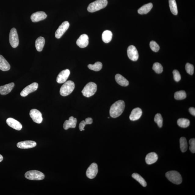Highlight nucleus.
Listing matches in <instances>:
<instances>
[{
    "label": "nucleus",
    "instance_id": "nucleus-13",
    "mask_svg": "<svg viewBox=\"0 0 195 195\" xmlns=\"http://www.w3.org/2000/svg\"><path fill=\"white\" fill-rule=\"evenodd\" d=\"M70 74V70L68 69L62 71L57 76V82L59 84L64 83L68 79Z\"/></svg>",
    "mask_w": 195,
    "mask_h": 195
},
{
    "label": "nucleus",
    "instance_id": "nucleus-32",
    "mask_svg": "<svg viewBox=\"0 0 195 195\" xmlns=\"http://www.w3.org/2000/svg\"><path fill=\"white\" fill-rule=\"evenodd\" d=\"M92 123V118L88 117L85 119V121H82L80 124L79 128L80 131H84V127L87 125H91Z\"/></svg>",
    "mask_w": 195,
    "mask_h": 195
},
{
    "label": "nucleus",
    "instance_id": "nucleus-6",
    "mask_svg": "<svg viewBox=\"0 0 195 195\" xmlns=\"http://www.w3.org/2000/svg\"><path fill=\"white\" fill-rule=\"evenodd\" d=\"M25 178L31 180H41L44 179L45 176L42 172L37 170L27 171L25 174Z\"/></svg>",
    "mask_w": 195,
    "mask_h": 195
},
{
    "label": "nucleus",
    "instance_id": "nucleus-7",
    "mask_svg": "<svg viewBox=\"0 0 195 195\" xmlns=\"http://www.w3.org/2000/svg\"><path fill=\"white\" fill-rule=\"evenodd\" d=\"M9 43L13 48H17L19 44V38L16 29L13 28L11 29L9 35Z\"/></svg>",
    "mask_w": 195,
    "mask_h": 195
},
{
    "label": "nucleus",
    "instance_id": "nucleus-31",
    "mask_svg": "<svg viewBox=\"0 0 195 195\" xmlns=\"http://www.w3.org/2000/svg\"><path fill=\"white\" fill-rule=\"evenodd\" d=\"M88 67L89 69L98 71L102 69V64L100 62H96L94 64L88 65Z\"/></svg>",
    "mask_w": 195,
    "mask_h": 195
},
{
    "label": "nucleus",
    "instance_id": "nucleus-21",
    "mask_svg": "<svg viewBox=\"0 0 195 195\" xmlns=\"http://www.w3.org/2000/svg\"><path fill=\"white\" fill-rule=\"evenodd\" d=\"M158 159V156L156 153L152 152L147 154L145 158V161L147 164L151 165L156 162Z\"/></svg>",
    "mask_w": 195,
    "mask_h": 195
},
{
    "label": "nucleus",
    "instance_id": "nucleus-16",
    "mask_svg": "<svg viewBox=\"0 0 195 195\" xmlns=\"http://www.w3.org/2000/svg\"><path fill=\"white\" fill-rule=\"evenodd\" d=\"M6 123L10 127L17 131H20L22 128V125L20 122L13 118H9L6 120Z\"/></svg>",
    "mask_w": 195,
    "mask_h": 195
},
{
    "label": "nucleus",
    "instance_id": "nucleus-19",
    "mask_svg": "<svg viewBox=\"0 0 195 195\" xmlns=\"http://www.w3.org/2000/svg\"><path fill=\"white\" fill-rule=\"evenodd\" d=\"M14 86V83L12 82L0 86V94L2 95H7L11 92Z\"/></svg>",
    "mask_w": 195,
    "mask_h": 195
},
{
    "label": "nucleus",
    "instance_id": "nucleus-41",
    "mask_svg": "<svg viewBox=\"0 0 195 195\" xmlns=\"http://www.w3.org/2000/svg\"><path fill=\"white\" fill-rule=\"evenodd\" d=\"M3 157L2 155L0 154V162H1L3 160Z\"/></svg>",
    "mask_w": 195,
    "mask_h": 195
},
{
    "label": "nucleus",
    "instance_id": "nucleus-4",
    "mask_svg": "<svg viewBox=\"0 0 195 195\" xmlns=\"http://www.w3.org/2000/svg\"><path fill=\"white\" fill-rule=\"evenodd\" d=\"M165 176L168 180L173 184L179 185L182 182V178L180 173L177 171H172L167 172Z\"/></svg>",
    "mask_w": 195,
    "mask_h": 195
},
{
    "label": "nucleus",
    "instance_id": "nucleus-37",
    "mask_svg": "<svg viewBox=\"0 0 195 195\" xmlns=\"http://www.w3.org/2000/svg\"><path fill=\"white\" fill-rule=\"evenodd\" d=\"M186 70L187 73L193 75L194 72V67L192 64L190 63H187L186 66Z\"/></svg>",
    "mask_w": 195,
    "mask_h": 195
},
{
    "label": "nucleus",
    "instance_id": "nucleus-22",
    "mask_svg": "<svg viewBox=\"0 0 195 195\" xmlns=\"http://www.w3.org/2000/svg\"><path fill=\"white\" fill-rule=\"evenodd\" d=\"M10 65L3 56L0 55V70L3 71L9 70Z\"/></svg>",
    "mask_w": 195,
    "mask_h": 195
},
{
    "label": "nucleus",
    "instance_id": "nucleus-30",
    "mask_svg": "<svg viewBox=\"0 0 195 195\" xmlns=\"http://www.w3.org/2000/svg\"><path fill=\"white\" fill-rule=\"evenodd\" d=\"M180 148L182 152L184 153L188 149V143L186 138L181 137L180 140Z\"/></svg>",
    "mask_w": 195,
    "mask_h": 195
},
{
    "label": "nucleus",
    "instance_id": "nucleus-24",
    "mask_svg": "<svg viewBox=\"0 0 195 195\" xmlns=\"http://www.w3.org/2000/svg\"><path fill=\"white\" fill-rule=\"evenodd\" d=\"M45 43V39L43 37H39L36 39L35 41V46L37 51L41 52L43 50Z\"/></svg>",
    "mask_w": 195,
    "mask_h": 195
},
{
    "label": "nucleus",
    "instance_id": "nucleus-1",
    "mask_svg": "<svg viewBox=\"0 0 195 195\" xmlns=\"http://www.w3.org/2000/svg\"><path fill=\"white\" fill-rule=\"evenodd\" d=\"M125 107V102L119 100L114 103L110 107V115L112 117L117 118L123 113Z\"/></svg>",
    "mask_w": 195,
    "mask_h": 195
},
{
    "label": "nucleus",
    "instance_id": "nucleus-26",
    "mask_svg": "<svg viewBox=\"0 0 195 195\" xmlns=\"http://www.w3.org/2000/svg\"><path fill=\"white\" fill-rule=\"evenodd\" d=\"M113 38V33L111 31L108 30L104 31L102 35V39L105 43H109Z\"/></svg>",
    "mask_w": 195,
    "mask_h": 195
},
{
    "label": "nucleus",
    "instance_id": "nucleus-18",
    "mask_svg": "<svg viewBox=\"0 0 195 195\" xmlns=\"http://www.w3.org/2000/svg\"><path fill=\"white\" fill-rule=\"evenodd\" d=\"M143 112L139 108H136L132 111L129 116V119L131 121H136L139 120L142 115Z\"/></svg>",
    "mask_w": 195,
    "mask_h": 195
},
{
    "label": "nucleus",
    "instance_id": "nucleus-20",
    "mask_svg": "<svg viewBox=\"0 0 195 195\" xmlns=\"http://www.w3.org/2000/svg\"><path fill=\"white\" fill-rule=\"evenodd\" d=\"M77 123V120L76 118L73 117H71L68 120H66L64 122L63 125V128L65 130H68L70 128H75L76 127Z\"/></svg>",
    "mask_w": 195,
    "mask_h": 195
},
{
    "label": "nucleus",
    "instance_id": "nucleus-5",
    "mask_svg": "<svg viewBox=\"0 0 195 195\" xmlns=\"http://www.w3.org/2000/svg\"><path fill=\"white\" fill-rule=\"evenodd\" d=\"M97 90V85L93 82L87 84L82 91L83 95L85 97H90L93 96Z\"/></svg>",
    "mask_w": 195,
    "mask_h": 195
},
{
    "label": "nucleus",
    "instance_id": "nucleus-35",
    "mask_svg": "<svg viewBox=\"0 0 195 195\" xmlns=\"http://www.w3.org/2000/svg\"><path fill=\"white\" fill-rule=\"evenodd\" d=\"M154 120L155 122L157 124L159 128L162 127L163 119L161 114H157L155 116Z\"/></svg>",
    "mask_w": 195,
    "mask_h": 195
},
{
    "label": "nucleus",
    "instance_id": "nucleus-33",
    "mask_svg": "<svg viewBox=\"0 0 195 195\" xmlns=\"http://www.w3.org/2000/svg\"><path fill=\"white\" fill-rule=\"evenodd\" d=\"M174 97L175 99L176 100H183L186 98V94L185 91H183V90H181V91L175 92Z\"/></svg>",
    "mask_w": 195,
    "mask_h": 195
},
{
    "label": "nucleus",
    "instance_id": "nucleus-17",
    "mask_svg": "<svg viewBox=\"0 0 195 195\" xmlns=\"http://www.w3.org/2000/svg\"><path fill=\"white\" fill-rule=\"evenodd\" d=\"M77 45L80 48H84L88 46V37L86 34L80 35L76 42Z\"/></svg>",
    "mask_w": 195,
    "mask_h": 195
},
{
    "label": "nucleus",
    "instance_id": "nucleus-40",
    "mask_svg": "<svg viewBox=\"0 0 195 195\" xmlns=\"http://www.w3.org/2000/svg\"><path fill=\"white\" fill-rule=\"evenodd\" d=\"M189 111L193 116H195V109L194 107H190L189 108Z\"/></svg>",
    "mask_w": 195,
    "mask_h": 195
},
{
    "label": "nucleus",
    "instance_id": "nucleus-10",
    "mask_svg": "<svg viewBox=\"0 0 195 195\" xmlns=\"http://www.w3.org/2000/svg\"><path fill=\"white\" fill-rule=\"evenodd\" d=\"M98 172V165L96 163H92L88 167L86 172V175L88 178L93 179L95 178Z\"/></svg>",
    "mask_w": 195,
    "mask_h": 195
},
{
    "label": "nucleus",
    "instance_id": "nucleus-9",
    "mask_svg": "<svg viewBox=\"0 0 195 195\" xmlns=\"http://www.w3.org/2000/svg\"><path fill=\"white\" fill-rule=\"evenodd\" d=\"M38 87V84L37 83L33 82L23 88L21 92L20 95L23 97H25L28 95L29 94L36 91Z\"/></svg>",
    "mask_w": 195,
    "mask_h": 195
},
{
    "label": "nucleus",
    "instance_id": "nucleus-25",
    "mask_svg": "<svg viewBox=\"0 0 195 195\" xmlns=\"http://www.w3.org/2000/svg\"><path fill=\"white\" fill-rule=\"evenodd\" d=\"M153 5L152 3L147 4L141 7L139 9L138 12L141 15L146 14L149 13L152 9Z\"/></svg>",
    "mask_w": 195,
    "mask_h": 195
},
{
    "label": "nucleus",
    "instance_id": "nucleus-39",
    "mask_svg": "<svg viewBox=\"0 0 195 195\" xmlns=\"http://www.w3.org/2000/svg\"><path fill=\"white\" fill-rule=\"evenodd\" d=\"M189 143H190V150L193 153H195V139H191L190 141H189Z\"/></svg>",
    "mask_w": 195,
    "mask_h": 195
},
{
    "label": "nucleus",
    "instance_id": "nucleus-36",
    "mask_svg": "<svg viewBox=\"0 0 195 195\" xmlns=\"http://www.w3.org/2000/svg\"><path fill=\"white\" fill-rule=\"evenodd\" d=\"M150 46L152 50L155 52H158L160 49V47L159 45L154 41H151L150 44Z\"/></svg>",
    "mask_w": 195,
    "mask_h": 195
},
{
    "label": "nucleus",
    "instance_id": "nucleus-14",
    "mask_svg": "<svg viewBox=\"0 0 195 195\" xmlns=\"http://www.w3.org/2000/svg\"><path fill=\"white\" fill-rule=\"evenodd\" d=\"M47 15L44 12L38 11L33 13L31 16V21L33 22H37L44 20L46 18Z\"/></svg>",
    "mask_w": 195,
    "mask_h": 195
},
{
    "label": "nucleus",
    "instance_id": "nucleus-11",
    "mask_svg": "<svg viewBox=\"0 0 195 195\" xmlns=\"http://www.w3.org/2000/svg\"><path fill=\"white\" fill-rule=\"evenodd\" d=\"M29 115L35 123L37 124H41L42 123L43 121L42 114L38 110L36 109L31 110Z\"/></svg>",
    "mask_w": 195,
    "mask_h": 195
},
{
    "label": "nucleus",
    "instance_id": "nucleus-28",
    "mask_svg": "<svg viewBox=\"0 0 195 195\" xmlns=\"http://www.w3.org/2000/svg\"><path fill=\"white\" fill-rule=\"evenodd\" d=\"M132 177L139 182L142 185V186L143 187H146L147 186V183L145 179L138 173H133L132 175Z\"/></svg>",
    "mask_w": 195,
    "mask_h": 195
},
{
    "label": "nucleus",
    "instance_id": "nucleus-12",
    "mask_svg": "<svg viewBox=\"0 0 195 195\" xmlns=\"http://www.w3.org/2000/svg\"><path fill=\"white\" fill-rule=\"evenodd\" d=\"M127 54L130 60L136 61L138 60L139 55L136 48L133 45L130 46L127 49Z\"/></svg>",
    "mask_w": 195,
    "mask_h": 195
},
{
    "label": "nucleus",
    "instance_id": "nucleus-3",
    "mask_svg": "<svg viewBox=\"0 0 195 195\" xmlns=\"http://www.w3.org/2000/svg\"><path fill=\"white\" fill-rule=\"evenodd\" d=\"M74 88L75 84L74 82L70 80L66 81L60 88V95L64 96L69 95L74 91Z\"/></svg>",
    "mask_w": 195,
    "mask_h": 195
},
{
    "label": "nucleus",
    "instance_id": "nucleus-29",
    "mask_svg": "<svg viewBox=\"0 0 195 195\" xmlns=\"http://www.w3.org/2000/svg\"><path fill=\"white\" fill-rule=\"evenodd\" d=\"M178 125L182 128H186L190 125V121L188 119L185 118H180L177 121Z\"/></svg>",
    "mask_w": 195,
    "mask_h": 195
},
{
    "label": "nucleus",
    "instance_id": "nucleus-27",
    "mask_svg": "<svg viewBox=\"0 0 195 195\" xmlns=\"http://www.w3.org/2000/svg\"><path fill=\"white\" fill-rule=\"evenodd\" d=\"M169 8L173 15H176L178 14V7L175 0H169Z\"/></svg>",
    "mask_w": 195,
    "mask_h": 195
},
{
    "label": "nucleus",
    "instance_id": "nucleus-15",
    "mask_svg": "<svg viewBox=\"0 0 195 195\" xmlns=\"http://www.w3.org/2000/svg\"><path fill=\"white\" fill-rule=\"evenodd\" d=\"M37 143L32 141H25L20 142L17 143V146L19 148L27 149L32 148L36 146Z\"/></svg>",
    "mask_w": 195,
    "mask_h": 195
},
{
    "label": "nucleus",
    "instance_id": "nucleus-38",
    "mask_svg": "<svg viewBox=\"0 0 195 195\" xmlns=\"http://www.w3.org/2000/svg\"><path fill=\"white\" fill-rule=\"evenodd\" d=\"M173 78L175 81L179 82L181 79V76L179 71L177 70H174L173 71Z\"/></svg>",
    "mask_w": 195,
    "mask_h": 195
},
{
    "label": "nucleus",
    "instance_id": "nucleus-23",
    "mask_svg": "<svg viewBox=\"0 0 195 195\" xmlns=\"http://www.w3.org/2000/svg\"><path fill=\"white\" fill-rule=\"evenodd\" d=\"M115 79L117 83L122 86H127L129 85V81L121 74H116Z\"/></svg>",
    "mask_w": 195,
    "mask_h": 195
},
{
    "label": "nucleus",
    "instance_id": "nucleus-8",
    "mask_svg": "<svg viewBox=\"0 0 195 195\" xmlns=\"http://www.w3.org/2000/svg\"><path fill=\"white\" fill-rule=\"evenodd\" d=\"M70 27V23L67 21H64L56 31L55 33V36L57 39H60L68 30Z\"/></svg>",
    "mask_w": 195,
    "mask_h": 195
},
{
    "label": "nucleus",
    "instance_id": "nucleus-2",
    "mask_svg": "<svg viewBox=\"0 0 195 195\" xmlns=\"http://www.w3.org/2000/svg\"><path fill=\"white\" fill-rule=\"evenodd\" d=\"M107 0H96L88 5V11L90 13H94L103 9L107 5Z\"/></svg>",
    "mask_w": 195,
    "mask_h": 195
},
{
    "label": "nucleus",
    "instance_id": "nucleus-34",
    "mask_svg": "<svg viewBox=\"0 0 195 195\" xmlns=\"http://www.w3.org/2000/svg\"><path fill=\"white\" fill-rule=\"evenodd\" d=\"M153 69L157 74H160L163 71V67L159 63H155L153 64Z\"/></svg>",
    "mask_w": 195,
    "mask_h": 195
}]
</instances>
